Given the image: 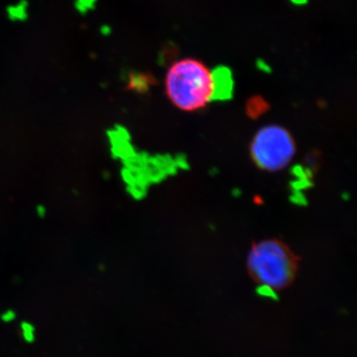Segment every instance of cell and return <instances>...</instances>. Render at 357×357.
I'll return each instance as SVG.
<instances>
[{
	"mask_svg": "<svg viewBox=\"0 0 357 357\" xmlns=\"http://www.w3.org/2000/svg\"><path fill=\"white\" fill-rule=\"evenodd\" d=\"M165 89L169 100L178 109L197 112L213 100V73L196 59L177 61L167 72Z\"/></svg>",
	"mask_w": 357,
	"mask_h": 357,
	"instance_id": "cell-1",
	"label": "cell"
},
{
	"mask_svg": "<svg viewBox=\"0 0 357 357\" xmlns=\"http://www.w3.org/2000/svg\"><path fill=\"white\" fill-rule=\"evenodd\" d=\"M297 258L279 239H264L253 244L249 251L248 267L258 283L268 290L287 286L297 271Z\"/></svg>",
	"mask_w": 357,
	"mask_h": 357,
	"instance_id": "cell-2",
	"label": "cell"
},
{
	"mask_svg": "<svg viewBox=\"0 0 357 357\" xmlns=\"http://www.w3.org/2000/svg\"><path fill=\"white\" fill-rule=\"evenodd\" d=\"M270 109L269 102L261 96H253L248 98L245 105V112L251 119H258Z\"/></svg>",
	"mask_w": 357,
	"mask_h": 357,
	"instance_id": "cell-5",
	"label": "cell"
},
{
	"mask_svg": "<svg viewBox=\"0 0 357 357\" xmlns=\"http://www.w3.org/2000/svg\"><path fill=\"white\" fill-rule=\"evenodd\" d=\"M95 4L96 0H77L76 1L77 9L82 13H88L95 7Z\"/></svg>",
	"mask_w": 357,
	"mask_h": 357,
	"instance_id": "cell-7",
	"label": "cell"
},
{
	"mask_svg": "<svg viewBox=\"0 0 357 357\" xmlns=\"http://www.w3.org/2000/svg\"><path fill=\"white\" fill-rule=\"evenodd\" d=\"M26 3L25 2H21L15 6H11L8 8L9 17L13 20H23L26 17Z\"/></svg>",
	"mask_w": 357,
	"mask_h": 357,
	"instance_id": "cell-6",
	"label": "cell"
},
{
	"mask_svg": "<svg viewBox=\"0 0 357 357\" xmlns=\"http://www.w3.org/2000/svg\"><path fill=\"white\" fill-rule=\"evenodd\" d=\"M296 151L297 147L292 134L277 124L259 129L249 146L253 163L267 172L283 170L291 163Z\"/></svg>",
	"mask_w": 357,
	"mask_h": 357,
	"instance_id": "cell-3",
	"label": "cell"
},
{
	"mask_svg": "<svg viewBox=\"0 0 357 357\" xmlns=\"http://www.w3.org/2000/svg\"><path fill=\"white\" fill-rule=\"evenodd\" d=\"M295 6H305L307 3V0H290Z\"/></svg>",
	"mask_w": 357,
	"mask_h": 357,
	"instance_id": "cell-8",
	"label": "cell"
},
{
	"mask_svg": "<svg viewBox=\"0 0 357 357\" xmlns=\"http://www.w3.org/2000/svg\"><path fill=\"white\" fill-rule=\"evenodd\" d=\"M213 77V86H215V96L213 100H225L231 96L234 89V77L231 70L225 66H220L211 70Z\"/></svg>",
	"mask_w": 357,
	"mask_h": 357,
	"instance_id": "cell-4",
	"label": "cell"
}]
</instances>
